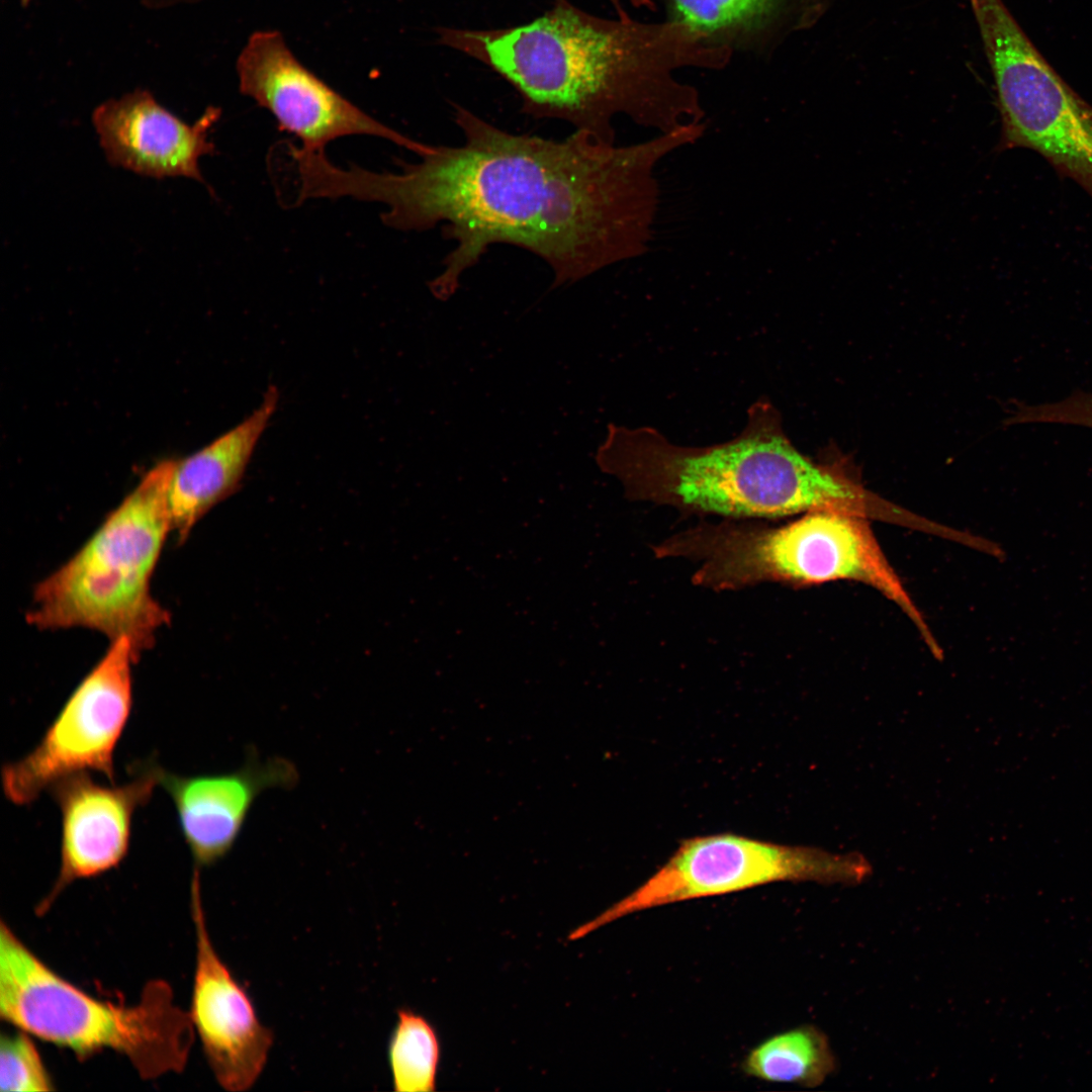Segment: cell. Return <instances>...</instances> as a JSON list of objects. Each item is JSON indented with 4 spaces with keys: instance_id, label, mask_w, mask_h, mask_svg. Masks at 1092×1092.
I'll return each instance as SVG.
<instances>
[{
    "instance_id": "cell-1",
    "label": "cell",
    "mask_w": 1092,
    "mask_h": 1092,
    "mask_svg": "<svg viewBox=\"0 0 1092 1092\" xmlns=\"http://www.w3.org/2000/svg\"><path fill=\"white\" fill-rule=\"evenodd\" d=\"M462 142L426 145L398 172L352 165L335 178L340 197L380 202L399 231L442 225L453 249L429 283L439 300L490 246L529 251L551 268L553 287L575 283L648 250L658 203L655 167L704 133L689 123L641 143L616 146L575 130L562 140L506 131L454 106Z\"/></svg>"
},
{
    "instance_id": "cell-2",
    "label": "cell",
    "mask_w": 1092,
    "mask_h": 1092,
    "mask_svg": "<svg viewBox=\"0 0 1092 1092\" xmlns=\"http://www.w3.org/2000/svg\"><path fill=\"white\" fill-rule=\"evenodd\" d=\"M437 32L439 43L508 81L525 113L566 121L608 143H615L612 122L618 115L660 132L702 122L698 90L676 73L722 70L733 56L680 23L604 18L568 0H554L542 15L518 26Z\"/></svg>"
},
{
    "instance_id": "cell-3",
    "label": "cell",
    "mask_w": 1092,
    "mask_h": 1092,
    "mask_svg": "<svg viewBox=\"0 0 1092 1092\" xmlns=\"http://www.w3.org/2000/svg\"><path fill=\"white\" fill-rule=\"evenodd\" d=\"M601 470L634 497L733 517L833 510L880 518L885 500L801 454L768 401L754 403L736 438L708 447L670 443L657 430L611 424Z\"/></svg>"
},
{
    "instance_id": "cell-4",
    "label": "cell",
    "mask_w": 1092,
    "mask_h": 1092,
    "mask_svg": "<svg viewBox=\"0 0 1092 1092\" xmlns=\"http://www.w3.org/2000/svg\"><path fill=\"white\" fill-rule=\"evenodd\" d=\"M174 460L158 463L82 547L33 589L26 621L38 630L85 628L125 637L141 655L169 612L151 580L172 533L167 491Z\"/></svg>"
},
{
    "instance_id": "cell-5",
    "label": "cell",
    "mask_w": 1092,
    "mask_h": 1092,
    "mask_svg": "<svg viewBox=\"0 0 1092 1092\" xmlns=\"http://www.w3.org/2000/svg\"><path fill=\"white\" fill-rule=\"evenodd\" d=\"M0 1016L79 1060L118 1053L144 1080L182 1072L195 1036L189 1011L175 1004L167 982H148L133 1005L99 1000L52 970L3 920Z\"/></svg>"
},
{
    "instance_id": "cell-6",
    "label": "cell",
    "mask_w": 1092,
    "mask_h": 1092,
    "mask_svg": "<svg viewBox=\"0 0 1092 1092\" xmlns=\"http://www.w3.org/2000/svg\"><path fill=\"white\" fill-rule=\"evenodd\" d=\"M867 519L847 512L818 510L777 529L710 532L697 540L696 550L705 557L699 578L727 587L760 580H857L898 605L931 652L940 656V647L884 555Z\"/></svg>"
},
{
    "instance_id": "cell-7",
    "label": "cell",
    "mask_w": 1092,
    "mask_h": 1092,
    "mask_svg": "<svg viewBox=\"0 0 1092 1092\" xmlns=\"http://www.w3.org/2000/svg\"><path fill=\"white\" fill-rule=\"evenodd\" d=\"M871 874V863L856 852L832 853L732 833L695 836L682 840L642 885L568 937L575 940L625 916L668 904L778 882L855 885Z\"/></svg>"
},
{
    "instance_id": "cell-8",
    "label": "cell",
    "mask_w": 1092,
    "mask_h": 1092,
    "mask_svg": "<svg viewBox=\"0 0 1092 1092\" xmlns=\"http://www.w3.org/2000/svg\"><path fill=\"white\" fill-rule=\"evenodd\" d=\"M140 654L121 637L68 697L38 743L1 769L6 798L28 805L57 781L98 772L115 781L114 753L132 707V667Z\"/></svg>"
},
{
    "instance_id": "cell-9",
    "label": "cell",
    "mask_w": 1092,
    "mask_h": 1092,
    "mask_svg": "<svg viewBox=\"0 0 1092 1092\" xmlns=\"http://www.w3.org/2000/svg\"><path fill=\"white\" fill-rule=\"evenodd\" d=\"M988 62L1001 118L998 151H1034L1092 198V106L1023 30L1005 38Z\"/></svg>"
},
{
    "instance_id": "cell-10",
    "label": "cell",
    "mask_w": 1092,
    "mask_h": 1092,
    "mask_svg": "<svg viewBox=\"0 0 1092 1092\" xmlns=\"http://www.w3.org/2000/svg\"><path fill=\"white\" fill-rule=\"evenodd\" d=\"M239 89L275 118L280 130L300 141L305 151L347 135H373L414 153L424 144L373 118L349 101L292 54L281 33H253L237 60Z\"/></svg>"
},
{
    "instance_id": "cell-11",
    "label": "cell",
    "mask_w": 1092,
    "mask_h": 1092,
    "mask_svg": "<svg viewBox=\"0 0 1092 1092\" xmlns=\"http://www.w3.org/2000/svg\"><path fill=\"white\" fill-rule=\"evenodd\" d=\"M162 770L152 760L121 785H102L90 772H77L50 787L61 815L60 868L37 906L38 914L47 912L73 882L104 874L123 860L133 816L160 785Z\"/></svg>"
},
{
    "instance_id": "cell-12",
    "label": "cell",
    "mask_w": 1092,
    "mask_h": 1092,
    "mask_svg": "<svg viewBox=\"0 0 1092 1092\" xmlns=\"http://www.w3.org/2000/svg\"><path fill=\"white\" fill-rule=\"evenodd\" d=\"M200 889V876L193 875L190 906L196 959L189 1014L217 1083L230 1092H242L261 1075L274 1036L215 951Z\"/></svg>"
},
{
    "instance_id": "cell-13",
    "label": "cell",
    "mask_w": 1092,
    "mask_h": 1092,
    "mask_svg": "<svg viewBox=\"0 0 1092 1092\" xmlns=\"http://www.w3.org/2000/svg\"><path fill=\"white\" fill-rule=\"evenodd\" d=\"M220 114L208 106L189 124L149 90L135 89L99 104L92 123L111 165L151 178L187 177L205 184L199 160L215 153L208 135Z\"/></svg>"
},
{
    "instance_id": "cell-14",
    "label": "cell",
    "mask_w": 1092,
    "mask_h": 1092,
    "mask_svg": "<svg viewBox=\"0 0 1092 1092\" xmlns=\"http://www.w3.org/2000/svg\"><path fill=\"white\" fill-rule=\"evenodd\" d=\"M288 759H262L256 752L240 768L224 774L181 776L162 770L160 785L170 796L184 841L201 872L233 849L257 798L269 789L298 783Z\"/></svg>"
},
{
    "instance_id": "cell-15",
    "label": "cell",
    "mask_w": 1092,
    "mask_h": 1092,
    "mask_svg": "<svg viewBox=\"0 0 1092 1092\" xmlns=\"http://www.w3.org/2000/svg\"><path fill=\"white\" fill-rule=\"evenodd\" d=\"M278 401V388L269 385L260 405L247 419L194 454L174 461L167 498L172 533L178 542H184L198 521L241 485Z\"/></svg>"
},
{
    "instance_id": "cell-16",
    "label": "cell",
    "mask_w": 1092,
    "mask_h": 1092,
    "mask_svg": "<svg viewBox=\"0 0 1092 1092\" xmlns=\"http://www.w3.org/2000/svg\"><path fill=\"white\" fill-rule=\"evenodd\" d=\"M831 0H661L665 19L732 54L769 57L793 33L813 26Z\"/></svg>"
},
{
    "instance_id": "cell-17",
    "label": "cell",
    "mask_w": 1092,
    "mask_h": 1092,
    "mask_svg": "<svg viewBox=\"0 0 1092 1092\" xmlns=\"http://www.w3.org/2000/svg\"><path fill=\"white\" fill-rule=\"evenodd\" d=\"M741 1069L760 1081L814 1088L833 1074L836 1059L826 1034L805 1024L762 1040L745 1056Z\"/></svg>"
},
{
    "instance_id": "cell-18",
    "label": "cell",
    "mask_w": 1092,
    "mask_h": 1092,
    "mask_svg": "<svg viewBox=\"0 0 1092 1092\" xmlns=\"http://www.w3.org/2000/svg\"><path fill=\"white\" fill-rule=\"evenodd\" d=\"M440 1054L439 1038L430 1022L411 1010H398L388 1046L394 1091H435Z\"/></svg>"
},
{
    "instance_id": "cell-19",
    "label": "cell",
    "mask_w": 1092,
    "mask_h": 1092,
    "mask_svg": "<svg viewBox=\"0 0 1092 1092\" xmlns=\"http://www.w3.org/2000/svg\"><path fill=\"white\" fill-rule=\"evenodd\" d=\"M0 1089L3 1092L55 1090L31 1035L23 1030L1 1035Z\"/></svg>"
},
{
    "instance_id": "cell-20",
    "label": "cell",
    "mask_w": 1092,
    "mask_h": 1092,
    "mask_svg": "<svg viewBox=\"0 0 1092 1092\" xmlns=\"http://www.w3.org/2000/svg\"><path fill=\"white\" fill-rule=\"evenodd\" d=\"M1018 416L1023 424H1061L1092 428V393L1078 390L1056 402L1022 403Z\"/></svg>"
},
{
    "instance_id": "cell-21",
    "label": "cell",
    "mask_w": 1092,
    "mask_h": 1092,
    "mask_svg": "<svg viewBox=\"0 0 1092 1092\" xmlns=\"http://www.w3.org/2000/svg\"><path fill=\"white\" fill-rule=\"evenodd\" d=\"M609 1L616 8V11H617L619 16L628 15L626 10L624 9L625 3H628V4L632 5L634 8H637V9L644 8V9H647L649 11H655L656 7H657L654 0H609Z\"/></svg>"
},
{
    "instance_id": "cell-22",
    "label": "cell",
    "mask_w": 1092,
    "mask_h": 1092,
    "mask_svg": "<svg viewBox=\"0 0 1092 1092\" xmlns=\"http://www.w3.org/2000/svg\"><path fill=\"white\" fill-rule=\"evenodd\" d=\"M172 1H174L177 4L182 5V4H188V3H195V2L200 1V0H172Z\"/></svg>"
}]
</instances>
